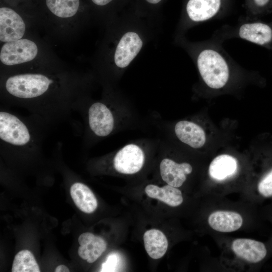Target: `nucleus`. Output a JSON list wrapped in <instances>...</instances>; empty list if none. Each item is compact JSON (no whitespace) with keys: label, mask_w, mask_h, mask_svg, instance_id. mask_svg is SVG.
Here are the masks:
<instances>
[{"label":"nucleus","mask_w":272,"mask_h":272,"mask_svg":"<svg viewBox=\"0 0 272 272\" xmlns=\"http://www.w3.org/2000/svg\"><path fill=\"white\" fill-rule=\"evenodd\" d=\"M222 44L212 36L196 45L194 49L195 61L202 81L208 87L215 90L225 88L232 74L241 69Z\"/></svg>","instance_id":"nucleus-1"},{"label":"nucleus","mask_w":272,"mask_h":272,"mask_svg":"<svg viewBox=\"0 0 272 272\" xmlns=\"http://www.w3.org/2000/svg\"><path fill=\"white\" fill-rule=\"evenodd\" d=\"M212 36L223 43L228 39L239 38L266 46L272 43V26L245 16L240 18L234 26H222Z\"/></svg>","instance_id":"nucleus-2"},{"label":"nucleus","mask_w":272,"mask_h":272,"mask_svg":"<svg viewBox=\"0 0 272 272\" xmlns=\"http://www.w3.org/2000/svg\"><path fill=\"white\" fill-rule=\"evenodd\" d=\"M81 108H85L79 112H85L87 132L89 134L102 138L109 136L115 131L117 117L114 107L104 102L97 101L88 107H82Z\"/></svg>","instance_id":"nucleus-3"},{"label":"nucleus","mask_w":272,"mask_h":272,"mask_svg":"<svg viewBox=\"0 0 272 272\" xmlns=\"http://www.w3.org/2000/svg\"><path fill=\"white\" fill-rule=\"evenodd\" d=\"M232 0H185L183 16L190 24L221 18L229 11Z\"/></svg>","instance_id":"nucleus-4"},{"label":"nucleus","mask_w":272,"mask_h":272,"mask_svg":"<svg viewBox=\"0 0 272 272\" xmlns=\"http://www.w3.org/2000/svg\"><path fill=\"white\" fill-rule=\"evenodd\" d=\"M144 148L137 143L127 144L114 154L112 164L114 169L123 174H133L143 168L146 158Z\"/></svg>","instance_id":"nucleus-5"},{"label":"nucleus","mask_w":272,"mask_h":272,"mask_svg":"<svg viewBox=\"0 0 272 272\" xmlns=\"http://www.w3.org/2000/svg\"><path fill=\"white\" fill-rule=\"evenodd\" d=\"M37 52V46L34 42L20 39L4 44L1 50L0 59L5 65H13L33 59Z\"/></svg>","instance_id":"nucleus-6"},{"label":"nucleus","mask_w":272,"mask_h":272,"mask_svg":"<svg viewBox=\"0 0 272 272\" xmlns=\"http://www.w3.org/2000/svg\"><path fill=\"white\" fill-rule=\"evenodd\" d=\"M25 24L20 16L13 10L0 9V40L9 42L20 39L24 34Z\"/></svg>","instance_id":"nucleus-7"},{"label":"nucleus","mask_w":272,"mask_h":272,"mask_svg":"<svg viewBox=\"0 0 272 272\" xmlns=\"http://www.w3.org/2000/svg\"><path fill=\"white\" fill-rule=\"evenodd\" d=\"M143 42L135 32L125 33L119 40L114 55L116 65L119 68L127 66L140 51Z\"/></svg>","instance_id":"nucleus-8"},{"label":"nucleus","mask_w":272,"mask_h":272,"mask_svg":"<svg viewBox=\"0 0 272 272\" xmlns=\"http://www.w3.org/2000/svg\"><path fill=\"white\" fill-rule=\"evenodd\" d=\"M231 248L238 257L250 263H256L262 261L267 254L263 243L250 239H236L233 241Z\"/></svg>","instance_id":"nucleus-9"},{"label":"nucleus","mask_w":272,"mask_h":272,"mask_svg":"<svg viewBox=\"0 0 272 272\" xmlns=\"http://www.w3.org/2000/svg\"><path fill=\"white\" fill-rule=\"evenodd\" d=\"M192 171L188 163H178L169 158L163 159L160 164V173L162 180L167 184L180 187L186 179V175Z\"/></svg>","instance_id":"nucleus-10"},{"label":"nucleus","mask_w":272,"mask_h":272,"mask_svg":"<svg viewBox=\"0 0 272 272\" xmlns=\"http://www.w3.org/2000/svg\"><path fill=\"white\" fill-rule=\"evenodd\" d=\"M78 241L80 245L78 248L79 255L89 263L95 262L107 247V243L103 238L90 232L81 234Z\"/></svg>","instance_id":"nucleus-11"},{"label":"nucleus","mask_w":272,"mask_h":272,"mask_svg":"<svg viewBox=\"0 0 272 272\" xmlns=\"http://www.w3.org/2000/svg\"><path fill=\"white\" fill-rule=\"evenodd\" d=\"M174 132L181 142L193 148H200L205 144L206 137L203 129L192 121H178L174 126Z\"/></svg>","instance_id":"nucleus-12"},{"label":"nucleus","mask_w":272,"mask_h":272,"mask_svg":"<svg viewBox=\"0 0 272 272\" xmlns=\"http://www.w3.org/2000/svg\"><path fill=\"white\" fill-rule=\"evenodd\" d=\"M208 223L215 231L228 233L240 228L243 224V219L239 214L235 212L217 211L209 216Z\"/></svg>","instance_id":"nucleus-13"},{"label":"nucleus","mask_w":272,"mask_h":272,"mask_svg":"<svg viewBox=\"0 0 272 272\" xmlns=\"http://www.w3.org/2000/svg\"><path fill=\"white\" fill-rule=\"evenodd\" d=\"M237 168V161L234 157L223 154L213 159L210 165L209 173L213 179L222 181L233 176Z\"/></svg>","instance_id":"nucleus-14"},{"label":"nucleus","mask_w":272,"mask_h":272,"mask_svg":"<svg viewBox=\"0 0 272 272\" xmlns=\"http://www.w3.org/2000/svg\"><path fill=\"white\" fill-rule=\"evenodd\" d=\"M70 193L76 206L82 212L90 214L94 212L98 206L94 193L86 185L76 182L71 187Z\"/></svg>","instance_id":"nucleus-15"},{"label":"nucleus","mask_w":272,"mask_h":272,"mask_svg":"<svg viewBox=\"0 0 272 272\" xmlns=\"http://www.w3.org/2000/svg\"><path fill=\"white\" fill-rule=\"evenodd\" d=\"M143 239L145 249L152 258H160L166 253L168 242L166 236L160 230H148L145 232Z\"/></svg>","instance_id":"nucleus-16"},{"label":"nucleus","mask_w":272,"mask_h":272,"mask_svg":"<svg viewBox=\"0 0 272 272\" xmlns=\"http://www.w3.org/2000/svg\"><path fill=\"white\" fill-rule=\"evenodd\" d=\"M145 191L150 197L157 199L171 207H177L183 200L181 191L177 187L169 184L161 187L149 184L145 187Z\"/></svg>","instance_id":"nucleus-17"},{"label":"nucleus","mask_w":272,"mask_h":272,"mask_svg":"<svg viewBox=\"0 0 272 272\" xmlns=\"http://www.w3.org/2000/svg\"><path fill=\"white\" fill-rule=\"evenodd\" d=\"M48 9L55 16L60 18H69L77 12L79 0H46Z\"/></svg>","instance_id":"nucleus-18"},{"label":"nucleus","mask_w":272,"mask_h":272,"mask_svg":"<svg viewBox=\"0 0 272 272\" xmlns=\"http://www.w3.org/2000/svg\"><path fill=\"white\" fill-rule=\"evenodd\" d=\"M12 271L39 272L40 270L33 253L28 250H22L14 257Z\"/></svg>","instance_id":"nucleus-19"},{"label":"nucleus","mask_w":272,"mask_h":272,"mask_svg":"<svg viewBox=\"0 0 272 272\" xmlns=\"http://www.w3.org/2000/svg\"><path fill=\"white\" fill-rule=\"evenodd\" d=\"M271 4V0H245V17L254 19L265 11Z\"/></svg>","instance_id":"nucleus-20"},{"label":"nucleus","mask_w":272,"mask_h":272,"mask_svg":"<svg viewBox=\"0 0 272 272\" xmlns=\"http://www.w3.org/2000/svg\"><path fill=\"white\" fill-rule=\"evenodd\" d=\"M257 190L263 197L272 196V169L260 179L257 185Z\"/></svg>","instance_id":"nucleus-21"},{"label":"nucleus","mask_w":272,"mask_h":272,"mask_svg":"<svg viewBox=\"0 0 272 272\" xmlns=\"http://www.w3.org/2000/svg\"><path fill=\"white\" fill-rule=\"evenodd\" d=\"M118 263V257L115 253H111L102 263L101 271H115Z\"/></svg>","instance_id":"nucleus-22"},{"label":"nucleus","mask_w":272,"mask_h":272,"mask_svg":"<svg viewBox=\"0 0 272 272\" xmlns=\"http://www.w3.org/2000/svg\"><path fill=\"white\" fill-rule=\"evenodd\" d=\"M114 0H91L93 4L98 6H105L112 3Z\"/></svg>","instance_id":"nucleus-23"},{"label":"nucleus","mask_w":272,"mask_h":272,"mask_svg":"<svg viewBox=\"0 0 272 272\" xmlns=\"http://www.w3.org/2000/svg\"><path fill=\"white\" fill-rule=\"evenodd\" d=\"M145 4L152 7H156L160 5L163 0H142Z\"/></svg>","instance_id":"nucleus-24"},{"label":"nucleus","mask_w":272,"mask_h":272,"mask_svg":"<svg viewBox=\"0 0 272 272\" xmlns=\"http://www.w3.org/2000/svg\"><path fill=\"white\" fill-rule=\"evenodd\" d=\"M55 272H69V268L64 265H58L55 269Z\"/></svg>","instance_id":"nucleus-25"}]
</instances>
